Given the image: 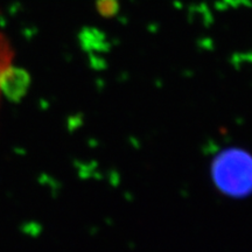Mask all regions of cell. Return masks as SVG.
Listing matches in <instances>:
<instances>
[{"instance_id":"1","label":"cell","mask_w":252,"mask_h":252,"mask_svg":"<svg viewBox=\"0 0 252 252\" xmlns=\"http://www.w3.org/2000/svg\"><path fill=\"white\" fill-rule=\"evenodd\" d=\"M212 176L215 186L231 197L252 193V156L242 149H226L214 158Z\"/></svg>"},{"instance_id":"2","label":"cell","mask_w":252,"mask_h":252,"mask_svg":"<svg viewBox=\"0 0 252 252\" xmlns=\"http://www.w3.org/2000/svg\"><path fill=\"white\" fill-rule=\"evenodd\" d=\"M98 8L104 17L111 18L118 13L121 4H119V0H99Z\"/></svg>"}]
</instances>
